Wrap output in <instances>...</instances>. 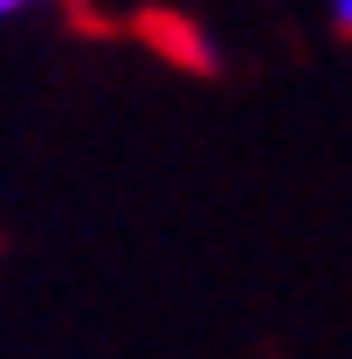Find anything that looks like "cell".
<instances>
[{
    "label": "cell",
    "instance_id": "6da1fadb",
    "mask_svg": "<svg viewBox=\"0 0 352 359\" xmlns=\"http://www.w3.org/2000/svg\"><path fill=\"white\" fill-rule=\"evenodd\" d=\"M332 28H339V35L352 42V0H332Z\"/></svg>",
    "mask_w": 352,
    "mask_h": 359
},
{
    "label": "cell",
    "instance_id": "7a4b0ae2",
    "mask_svg": "<svg viewBox=\"0 0 352 359\" xmlns=\"http://www.w3.org/2000/svg\"><path fill=\"white\" fill-rule=\"evenodd\" d=\"M28 7H48V0H0V21H14V14H28Z\"/></svg>",
    "mask_w": 352,
    "mask_h": 359
}]
</instances>
